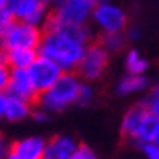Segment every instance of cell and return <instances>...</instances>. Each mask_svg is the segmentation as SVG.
<instances>
[{
	"label": "cell",
	"instance_id": "f546056e",
	"mask_svg": "<svg viewBox=\"0 0 159 159\" xmlns=\"http://www.w3.org/2000/svg\"><path fill=\"white\" fill-rule=\"evenodd\" d=\"M0 159H18V157H16V156L13 154L10 149H8V151H7V153H5V154H3L2 157H0Z\"/></svg>",
	"mask_w": 159,
	"mask_h": 159
},
{
	"label": "cell",
	"instance_id": "8992f818",
	"mask_svg": "<svg viewBox=\"0 0 159 159\" xmlns=\"http://www.w3.org/2000/svg\"><path fill=\"white\" fill-rule=\"evenodd\" d=\"M94 5V0H63L54 5L49 20L60 25H88Z\"/></svg>",
	"mask_w": 159,
	"mask_h": 159
},
{
	"label": "cell",
	"instance_id": "484cf974",
	"mask_svg": "<svg viewBox=\"0 0 159 159\" xmlns=\"http://www.w3.org/2000/svg\"><path fill=\"white\" fill-rule=\"evenodd\" d=\"M11 21H15V15H13V11H10L8 8H2V10H0V26H2V30H5Z\"/></svg>",
	"mask_w": 159,
	"mask_h": 159
},
{
	"label": "cell",
	"instance_id": "d4e9b609",
	"mask_svg": "<svg viewBox=\"0 0 159 159\" xmlns=\"http://www.w3.org/2000/svg\"><path fill=\"white\" fill-rule=\"evenodd\" d=\"M127 42H138L141 39V30L138 26H127V30L124 31Z\"/></svg>",
	"mask_w": 159,
	"mask_h": 159
},
{
	"label": "cell",
	"instance_id": "1f68e13d",
	"mask_svg": "<svg viewBox=\"0 0 159 159\" xmlns=\"http://www.w3.org/2000/svg\"><path fill=\"white\" fill-rule=\"evenodd\" d=\"M5 2H7V0H0V10L5 8Z\"/></svg>",
	"mask_w": 159,
	"mask_h": 159
},
{
	"label": "cell",
	"instance_id": "6da1fadb",
	"mask_svg": "<svg viewBox=\"0 0 159 159\" xmlns=\"http://www.w3.org/2000/svg\"><path fill=\"white\" fill-rule=\"evenodd\" d=\"M91 39L93 31L88 25H60L47 20L42 28L38 55L54 60L63 71H76Z\"/></svg>",
	"mask_w": 159,
	"mask_h": 159
},
{
	"label": "cell",
	"instance_id": "3957f363",
	"mask_svg": "<svg viewBox=\"0 0 159 159\" xmlns=\"http://www.w3.org/2000/svg\"><path fill=\"white\" fill-rule=\"evenodd\" d=\"M42 38V28L15 20L5 28L0 36V49H38Z\"/></svg>",
	"mask_w": 159,
	"mask_h": 159
},
{
	"label": "cell",
	"instance_id": "ba28073f",
	"mask_svg": "<svg viewBox=\"0 0 159 159\" xmlns=\"http://www.w3.org/2000/svg\"><path fill=\"white\" fill-rule=\"evenodd\" d=\"M49 15V3L44 0H21L15 10V20L38 28H44Z\"/></svg>",
	"mask_w": 159,
	"mask_h": 159
},
{
	"label": "cell",
	"instance_id": "d6986e66",
	"mask_svg": "<svg viewBox=\"0 0 159 159\" xmlns=\"http://www.w3.org/2000/svg\"><path fill=\"white\" fill-rule=\"evenodd\" d=\"M93 101H94V89H93V86L89 83L83 81L81 86H80L75 106H78V107H88V106L93 104Z\"/></svg>",
	"mask_w": 159,
	"mask_h": 159
},
{
	"label": "cell",
	"instance_id": "cb8c5ba5",
	"mask_svg": "<svg viewBox=\"0 0 159 159\" xmlns=\"http://www.w3.org/2000/svg\"><path fill=\"white\" fill-rule=\"evenodd\" d=\"M10 67L5 62H0V93L7 91V86H8V80H10Z\"/></svg>",
	"mask_w": 159,
	"mask_h": 159
},
{
	"label": "cell",
	"instance_id": "ffe728a7",
	"mask_svg": "<svg viewBox=\"0 0 159 159\" xmlns=\"http://www.w3.org/2000/svg\"><path fill=\"white\" fill-rule=\"evenodd\" d=\"M68 159H98V154L89 144L80 143L78 148L73 151V154H71Z\"/></svg>",
	"mask_w": 159,
	"mask_h": 159
},
{
	"label": "cell",
	"instance_id": "603a6c76",
	"mask_svg": "<svg viewBox=\"0 0 159 159\" xmlns=\"http://www.w3.org/2000/svg\"><path fill=\"white\" fill-rule=\"evenodd\" d=\"M141 104L153 115H156V117L159 119V96H148L146 94V98L141 101Z\"/></svg>",
	"mask_w": 159,
	"mask_h": 159
},
{
	"label": "cell",
	"instance_id": "2e32d148",
	"mask_svg": "<svg viewBox=\"0 0 159 159\" xmlns=\"http://www.w3.org/2000/svg\"><path fill=\"white\" fill-rule=\"evenodd\" d=\"M38 57V49H10L5 50V62L10 68H28Z\"/></svg>",
	"mask_w": 159,
	"mask_h": 159
},
{
	"label": "cell",
	"instance_id": "30bf717a",
	"mask_svg": "<svg viewBox=\"0 0 159 159\" xmlns=\"http://www.w3.org/2000/svg\"><path fill=\"white\" fill-rule=\"evenodd\" d=\"M78 144L80 143L75 136L68 133H59L46 141L42 159H68L78 148Z\"/></svg>",
	"mask_w": 159,
	"mask_h": 159
},
{
	"label": "cell",
	"instance_id": "83f0119b",
	"mask_svg": "<svg viewBox=\"0 0 159 159\" xmlns=\"http://www.w3.org/2000/svg\"><path fill=\"white\" fill-rule=\"evenodd\" d=\"M5 101H7V94L0 93V120L3 119V112H5Z\"/></svg>",
	"mask_w": 159,
	"mask_h": 159
},
{
	"label": "cell",
	"instance_id": "7a4b0ae2",
	"mask_svg": "<svg viewBox=\"0 0 159 159\" xmlns=\"http://www.w3.org/2000/svg\"><path fill=\"white\" fill-rule=\"evenodd\" d=\"M81 83L83 80L78 76L76 71H63L47 91L38 94L36 106L52 115L67 111L70 106H75Z\"/></svg>",
	"mask_w": 159,
	"mask_h": 159
},
{
	"label": "cell",
	"instance_id": "7c38bea8",
	"mask_svg": "<svg viewBox=\"0 0 159 159\" xmlns=\"http://www.w3.org/2000/svg\"><path fill=\"white\" fill-rule=\"evenodd\" d=\"M157 140H159V119L148 111L141 119L138 128H136V133L130 140V143L138 148L143 143H153Z\"/></svg>",
	"mask_w": 159,
	"mask_h": 159
},
{
	"label": "cell",
	"instance_id": "d6a6232c",
	"mask_svg": "<svg viewBox=\"0 0 159 159\" xmlns=\"http://www.w3.org/2000/svg\"><path fill=\"white\" fill-rule=\"evenodd\" d=\"M60 2H63V0H50V3H52V5H57V3H60Z\"/></svg>",
	"mask_w": 159,
	"mask_h": 159
},
{
	"label": "cell",
	"instance_id": "f1b7e54d",
	"mask_svg": "<svg viewBox=\"0 0 159 159\" xmlns=\"http://www.w3.org/2000/svg\"><path fill=\"white\" fill-rule=\"evenodd\" d=\"M7 151H8V146H7V143H5V140H3V136L0 135V157H2Z\"/></svg>",
	"mask_w": 159,
	"mask_h": 159
},
{
	"label": "cell",
	"instance_id": "277c9868",
	"mask_svg": "<svg viewBox=\"0 0 159 159\" xmlns=\"http://www.w3.org/2000/svg\"><path fill=\"white\" fill-rule=\"evenodd\" d=\"M109 60L111 54L99 42H89L76 67V73L86 83L98 81L104 76L107 67H109Z\"/></svg>",
	"mask_w": 159,
	"mask_h": 159
},
{
	"label": "cell",
	"instance_id": "4dcf8cb0",
	"mask_svg": "<svg viewBox=\"0 0 159 159\" xmlns=\"http://www.w3.org/2000/svg\"><path fill=\"white\" fill-rule=\"evenodd\" d=\"M107 2H114V0H94V3H107Z\"/></svg>",
	"mask_w": 159,
	"mask_h": 159
},
{
	"label": "cell",
	"instance_id": "5b68a950",
	"mask_svg": "<svg viewBox=\"0 0 159 159\" xmlns=\"http://www.w3.org/2000/svg\"><path fill=\"white\" fill-rule=\"evenodd\" d=\"M98 30L102 33H124L128 26V15L120 5L114 2L96 3L91 13V20Z\"/></svg>",
	"mask_w": 159,
	"mask_h": 159
},
{
	"label": "cell",
	"instance_id": "9c48e42d",
	"mask_svg": "<svg viewBox=\"0 0 159 159\" xmlns=\"http://www.w3.org/2000/svg\"><path fill=\"white\" fill-rule=\"evenodd\" d=\"M5 94L21 98L25 101H30V102H36L38 91L34 89V86L31 83L28 70H25V68H11L10 70V80H8V86H7Z\"/></svg>",
	"mask_w": 159,
	"mask_h": 159
},
{
	"label": "cell",
	"instance_id": "7402d4cb",
	"mask_svg": "<svg viewBox=\"0 0 159 159\" xmlns=\"http://www.w3.org/2000/svg\"><path fill=\"white\" fill-rule=\"evenodd\" d=\"M30 119H31V120H34L36 124H49L50 119H52V114H49L47 111L41 109V107H38V106H34Z\"/></svg>",
	"mask_w": 159,
	"mask_h": 159
},
{
	"label": "cell",
	"instance_id": "4316f807",
	"mask_svg": "<svg viewBox=\"0 0 159 159\" xmlns=\"http://www.w3.org/2000/svg\"><path fill=\"white\" fill-rule=\"evenodd\" d=\"M20 2H21V0H7V2H5V8H8L10 11H13V15H15V10H16V7H18Z\"/></svg>",
	"mask_w": 159,
	"mask_h": 159
},
{
	"label": "cell",
	"instance_id": "8fae6325",
	"mask_svg": "<svg viewBox=\"0 0 159 159\" xmlns=\"http://www.w3.org/2000/svg\"><path fill=\"white\" fill-rule=\"evenodd\" d=\"M46 138L41 135H30L10 144V151L18 159H42L46 148Z\"/></svg>",
	"mask_w": 159,
	"mask_h": 159
},
{
	"label": "cell",
	"instance_id": "52a82bcc",
	"mask_svg": "<svg viewBox=\"0 0 159 159\" xmlns=\"http://www.w3.org/2000/svg\"><path fill=\"white\" fill-rule=\"evenodd\" d=\"M26 70L31 78L34 89L38 91V94L47 91L63 73V70L54 60L47 59V57H42V55L36 57V60Z\"/></svg>",
	"mask_w": 159,
	"mask_h": 159
},
{
	"label": "cell",
	"instance_id": "d590c367",
	"mask_svg": "<svg viewBox=\"0 0 159 159\" xmlns=\"http://www.w3.org/2000/svg\"><path fill=\"white\" fill-rule=\"evenodd\" d=\"M157 141H159V140H157Z\"/></svg>",
	"mask_w": 159,
	"mask_h": 159
},
{
	"label": "cell",
	"instance_id": "836d02e7",
	"mask_svg": "<svg viewBox=\"0 0 159 159\" xmlns=\"http://www.w3.org/2000/svg\"><path fill=\"white\" fill-rule=\"evenodd\" d=\"M2 31H3V30H2V26H0V36H2Z\"/></svg>",
	"mask_w": 159,
	"mask_h": 159
},
{
	"label": "cell",
	"instance_id": "e0dca14e",
	"mask_svg": "<svg viewBox=\"0 0 159 159\" xmlns=\"http://www.w3.org/2000/svg\"><path fill=\"white\" fill-rule=\"evenodd\" d=\"M124 65H125V71L132 75H146V71L149 70L148 59H144V55L135 47L128 49L125 52Z\"/></svg>",
	"mask_w": 159,
	"mask_h": 159
},
{
	"label": "cell",
	"instance_id": "44dd1931",
	"mask_svg": "<svg viewBox=\"0 0 159 159\" xmlns=\"http://www.w3.org/2000/svg\"><path fill=\"white\" fill-rule=\"evenodd\" d=\"M138 149L141 151L143 159H159V141L143 143L138 146Z\"/></svg>",
	"mask_w": 159,
	"mask_h": 159
},
{
	"label": "cell",
	"instance_id": "5bb4252c",
	"mask_svg": "<svg viewBox=\"0 0 159 159\" xmlns=\"http://www.w3.org/2000/svg\"><path fill=\"white\" fill-rule=\"evenodd\" d=\"M149 84H151V81L146 75L127 73L115 84V94L120 98H128V96L138 94V93H144L149 88Z\"/></svg>",
	"mask_w": 159,
	"mask_h": 159
},
{
	"label": "cell",
	"instance_id": "e575fe53",
	"mask_svg": "<svg viewBox=\"0 0 159 159\" xmlns=\"http://www.w3.org/2000/svg\"><path fill=\"white\" fill-rule=\"evenodd\" d=\"M44 2H47V3H50V0H44Z\"/></svg>",
	"mask_w": 159,
	"mask_h": 159
},
{
	"label": "cell",
	"instance_id": "4fadbf2b",
	"mask_svg": "<svg viewBox=\"0 0 159 159\" xmlns=\"http://www.w3.org/2000/svg\"><path fill=\"white\" fill-rule=\"evenodd\" d=\"M33 107H34V102H30V101H25L21 98H15V96L7 94L3 119L7 122H11V124H18V122L28 120L31 117Z\"/></svg>",
	"mask_w": 159,
	"mask_h": 159
},
{
	"label": "cell",
	"instance_id": "9a60e30c",
	"mask_svg": "<svg viewBox=\"0 0 159 159\" xmlns=\"http://www.w3.org/2000/svg\"><path fill=\"white\" fill-rule=\"evenodd\" d=\"M148 112V109L144 107L141 102L140 104H135L132 106L130 109L124 114V117L120 120V133L125 140H132L135 133H136V128H138L141 119L144 117V114Z\"/></svg>",
	"mask_w": 159,
	"mask_h": 159
},
{
	"label": "cell",
	"instance_id": "ac0fdd59",
	"mask_svg": "<svg viewBox=\"0 0 159 159\" xmlns=\"http://www.w3.org/2000/svg\"><path fill=\"white\" fill-rule=\"evenodd\" d=\"M99 44L109 54H119L125 49L127 39L124 33H102L99 36Z\"/></svg>",
	"mask_w": 159,
	"mask_h": 159
}]
</instances>
